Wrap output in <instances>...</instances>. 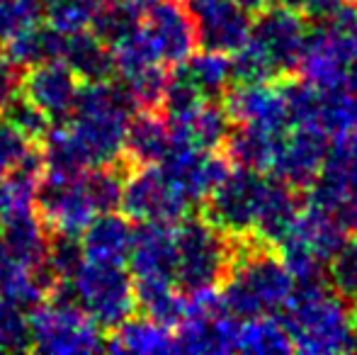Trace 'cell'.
I'll use <instances>...</instances> for the list:
<instances>
[{"mask_svg": "<svg viewBox=\"0 0 357 355\" xmlns=\"http://www.w3.org/2000/svg\"><path fill=\"white\" fill-rule=\"evenodd\" d=\"M234 261L219 285L221 307L236 319L280 314L294 292V280L278 251L255 239H234Z\"/></svg>", "mask_w": 357, "mask_h": 355, "instance_id": "cell-1", "label": "cell"}, {"mask_svg": "<svg viewBox=\"0 0 357 355\" xmlns=\"http://www.w3.org/2000/svg\"><path fill=\"white\" fill-rule=\"evenodd\" d=\"M306 34V20L282 3L255 13L245 44L231 54L234 83L278 81L294 73Z\"/></svg>", "mask_w": 357, "mask_h": 355, "instance_id": "cell-2", "label": "cell"}, {"mask_svg": "<svg viewBox=\"0 0 357 355\" xmlns=\"http://www.w3.org/2000/svg\"><path fill=\"white\" fill-rule=\"evenodd\" d=\"M134 112L137 103L117 76L80 83L66 127L85 151L90 166L117 163L124 156V137Z\"/></svg>", "mask_w": 357, "mask_h": 355, "instance_id": "cell-3", "label": "cell"}, {"mask_svg": "<svg viewBox=\"0 0 357 355\" xmlns=\"http://www.w3.org/2000/svg\"><path fill=\"white\" fill-rule=\"evenodd\" d=\"M282 312L291 351L306 355H333L348 353L353 346L357 309L343 294L328 287V282L294 287Z\"/></svg>", "mask_w": 357, "mask_h": 355, "instance_id": "cell-4", "label": "cell"}, {"mask_svg": "<svg viewBox=\"0 0 357 355\" xmlns=\"http://www.w3.org/2000/svg\"><path fill=\"white\" fill-rule=\"evenodd\" d=\"M296 71L316 88L357 90V0L306 34Z\"/></svg>", "mask_w": 357, "mask_h": 355, "instance_id": "cell-5", "label": "cell"}, {"mask_svg": "<svg viewBox=\"0 0 357 355\" xmlns=\"http://www.w3.org/2000/svg\"><path fill=\"white\" fill-rule=\"evenodd\" d=\"M27 319L32 351L37 353L73 355L107 351L102 328L75 304L66 280H61L47 302L32 309Z\"/></svg>", "mask_w": 357, "mask_h": 355, "instance_id": "cell-6", "label": "cell"}, {"mask_svg": "<svg viewBox=\"0 0 357 355\" xmlns=\"http://www.w3.org/2000/svg\"><path fill=\"white\" fill-rule=\"evenodd\" d=\"M236 241L204 217H183L175 227V285L180 292L219 287L234 261Z\"/></svg>", "mask_w": 357, "mask_h": 355, "instance_id": "cell-7", "label": "cell"}, {"mask_svg": "<svg viewBox=\"0 0 357 355\" xmlns=\"http://www.w3.org/2000/svg\"><path fill=\"white\" fill-rule=\"evenodd\" d=\"M80 309L100 328H114L137 312L134 304V278L117 263L83 261L80 268L66 280Z\"/></svg>", "mask_w": 357, "mask_h": 355, "instance_id": "cell-8", "label": "cell"}, {"mask_svg": "<svg viewBox=\"0 0 357 355\" xmlns=\"http://www.w3.org/2000/svg\"><path fill=\"white\" fill-rule=\"evenodd\" d=\"M289 124L328 142L357 132V90H324L309 81H282Z\"/></svg>", "mask_w": 357, "mask_h": 355, "instance_id": "cell-9", "label": "cell"}, {"mask_svg": "<svg viewBox=\"0 0 357 355\" xmlns=\"http://www.w3.org/2000/svg\"><path fill=\"white\" fill-rule=\"evenodd\" d=\"M265 173L250 168H229L219 185L204 199V219L231 239H253L260 204L268 188Z\"/></svg>", "mask_w": 357, "mask_h": 355, "instance_id": "cell-10", "label": "cell"}, {"mask_svg": "<svg viewBox=\"0 0 357 355\" xmlns=\"http://www.w3.org/2000/svg\"><path fill=\"white\" fill-rule=\"evenodd\" d=\"M119 209L124 212V217L134 219V222L178 224L183 217H188L192 204L165 178L158 163H149V166L127 168Z\"/></svg>", "mask_w": 357, "mask_h": 355, "instance_id": "cell-11", "label": "cell"}, {"mask_svg": "<svg viewBox=\"0 0 357 355\" xmlns=\"http://www.w3.org/2000/svg\"><path fill=\"white\" fill-rule=\"evenodd\" d=\"M34 209L49 232L73 234V236H80V232L98 214L85 188L83 173L61 176L44 171L34 192Z\"/></svg>", "mask_w": 357, "mask_h": 355, "instance_id": "cell-12", "label": "cell"}, {"mask_svg": "<svg viewBox=\"0 0 357 355\" xmlns=\"http://www.w3.org/2000/svg\"><path fill=\"white\" fill-rule=\"evenodd\" d=\"M158 168L195 207L209 197L219 180L229 173L231 163L219 151H202L190 144L170 142L168 153L158 161Z\"/></svg>", "mask_w": 357, "mask_h": 355, "instance_id": "cell-13", "label": "cell"}, {"mask_svg": "<svg viewBox=\"0 0 357 355\" xmlns=\"http://www.w3.org/2000/svg\"><path fill=\"white\" fill-rule=\"evenodd\" d=\"M224 107L234 124L258 127L273 134H287L291 129L284 90L278 81L236 83L224 93Z\"/></svg>", "mask_w": 357, "mask_h": 355, "instance_id": "cell-14", "label": "cell"}, {"mask_svg": "<svg viewBox=\"0 0 357 355\" xmlns=\"http://www.w3.org/2000/svg\"><path fill=\"white\" fill-rule=\"evenodd\" d=\"M195 39L202 49L234 54L248 39L250 13L234 0H188Z\"/></svg>", "mask_w": 357, "mask_h": 355, "instance_id": "cell-15", "label": "cell"}, {"mask_svg": "<svg viewBox=\"0 0 357 355\" xmlns=\"http://www.w3.org/2000/svg\"><path fill=\"white\" fill-rule=\"evenodd\" d=\"M142 24L163 66L183 63L197 47L190 13L178 0H155L144 13Z\"/></svg>", "mask_w": 357, "mask_h": 355, "instance_id": "cell-16", "label": "cell"}, {"mask_svg": "<svg viewBox=\"0 0 357 355\" xmlns=\"http://www.w3.org/2000/svg\"><path fill=\"white\" fill-rule=\"evenodd\" d=\"M238 324L224 307L185 312L173 333L175 353H236L238 351Z\"/></svg>", "mask_w": 357, "mask_h": 355, "instance_id": "cell-17", "label": "cell"}, {"mask_svg": "<svg viewBox=\"0 0 357 355\" xmlns=\"http://www.w3.org/2000/svg\"><path fill=\"white\" fill-rule=\"evenodd\" d=\"M80 81L63 61H47L22 71L20 93L29 98L52 124L66 122L73 112Z\"/></svg>", "mask_w": 357, "mask_h": 355, "instance_id": "cell-18", "label": "cell"}, {"mask_svg": "<svg viewBox=\"0 0 357 355\" xmlns=\"http://www.w3.org/2000/svg\"><path fill=\"white\" fill-rule=\"evenodd\" d=\"M328 144V139L311 132V129L291 127L275 149L270 173H273V178L291 185L294 190H309V185L314 183L321 171Z\"/></svg>", "mask_w": 357, "mask_h": 355, "instance_id": "cell-19", "label": "cell"}, {"mask_svg": "<svg viewBox=\"0 0 357 355\" xmlns=\"http://www.w3.org/2000/svg\"><path fill=\"white\" fill-rule=\"evenodd\" d=\"M134 280L175 282V227L165 222H137L127 263Z\"/></svg>", "mask_w": 357, "mask_h": 355, "instance_id": "cell-20", "label": "cell"}, {"mask_svg": "<svg viewBox=\"0 0 357 355\" xmlns=\"http://www.w3.org/2000/svg\"><path fill=\"white\" fill-rule=\"evenodd\" d=\"M0 241L22 268L34 270L47 261L49 229L34 204H13L0 222Z\"/></svg>", "mask_w": 357, "mask_h": 355, "instance_id": "cell-21", "label": "cell"}, {"mask_svg": "<svg viewBox=\"0 0 357 355\" xmlns=\"http://www.w3.org/2000/svg\"><path fill=\"white\" fill-rule=\"evenodd\" d=\"M231 127H234V122H231L224 103H219V100H204L192 112L168 119L170 142L190 144V146L202 149V151H219L229 137Z\"/></svg>", "mask_w": 357, "mask_h": 355, "instance_id": "cell-22", "label": "cell"}, {"mask_svg": "<svg viewBox=\"0 0 357 355\" xmlns=\"http://www.w3.org/2000/svg\"><path fill=\"white\" fill-rule=\"evenodd\" d=\"M287 236L316 253L324 263H328L350 241V229L335 212L316 207V204H306L301 207L299 217Z\"/></svg>", "mask_w": 357, "mask_h": 355, "instance_id": "cell-23", "label": "cell"}, {"mask_svg": "<svg viewBox=\"0 0 357 355\" xmlns=\"http://www.w3.org/2000/svg\"><path fill=\"white\" fill-rule=\"evenodd\" d=\"M132 222L124 214L100 212L93 217V222L80 232V246H83L85 261L98 263H117L124 266L132 246Z\"/></svg>", "mask_w": 357, "mask_h": 355, "instance_id": "cell-24", "label": "cell"}, {"mask_svg": "<svg viewBox=\"0 0 357 355\" xmlns=\"http://www.w3.org/2000/svg\"><path fill=\"white\" fill-rule=\"evenodd\" d=\"M301 207L304 204L299 199V190H294L291 185L278 178H270L258 212V222H255L253 229V239L275 248L294 227Z\"/></svg>", "mask_w": 357, "mask_h": 355, "instance_id": "cell-25", "label": "cell"}, {"mask_svg": "<svg viewBox=\"0 0 357 355\" xmlns=\"http://www.w3.org/2000/svg\"><path fill=\"white\" fill-rule=\"evenodd\" d=\"M170 149L168 119L160 109H137L124 137V156L132 166L158 163Z\"/></svg>", "mask_w": 357, "mask_h": 355, "instance_id": "cell-26", "label": "cell"}, {"mask_svg": "<svg viewBox=\"0 0 357 355\" xmlns=\"http://www.w3.org/2000/svg\"><path fill=\"white\" fill-rule=\"evenodd\" d=\"M61 61L78 76L80 83L109 81V78L117 76L112 49L98 34L88 32V29L66 34V47H63Z\"/></svg>", "mask_w": 357, "mask_h": 355, "instance_id": "cell-27", "label": "cell"}, {"mask_svg": "<svg viewBox=\"0 0 357 355\" xmlns=\"http://www.w3.org/2000/svg\"><path fill=\"white\" fill-rule=\"evenodd\" d=\"M107 338V351L109 353H139V355H151V353H175L173 343V331L170 326L153 322L149 317H127L122 324H117L114 328H109Z\"/></svg>", "mask_w": 357, "mask_h": 355, "instance_id": "cell-28", "label": "cell"}, {"mask_svg": "<svg viewBox=\"0 0 357 355\" xmlns=\"http://www.w3.org/2000/svg\"><path fill=\"white\" fill-rule=\"evenodd\" d=\"M63 47H66V34L54 29L49 22H39L17 32L3 49L15 66L27 71L37 63L61 61Z\"/></svg>", "mask_w": 357, "mask_h": 355, "instance_id": "cell-29", "label": "cell"}, {"mask_svg": "<svg viewBox=\"0 0 357 355\" xmlns=\"http://www.w3.org/2000/svg\"><path fill=\"white\" fill-rule=\"evenodd\" d=\"M284 134H273L258 127H245L236 124L231 127L229 137L224 142V156L229 158L231 166L250 168V171H270L275 149Z\"/></svg>", "mask_w": 357, "mask_h": 355, "instance_id": "cell-30", "label": "cell"}, {"mask_svg": "<svg viewBox=\"0 0 357 355\" xmlns=\"http://www.w3.org/2000/svg\"><path fill=\"white\" fill-rule=\"evenodd\" d=\"M137 312L163 326H178L185 317V292L170 280H134Z\"/></svg>", "mask_w": 357, "mask_h": 355, "instance_id": "cell-31", "label": "cell"}, {"mask_svg": "<svg viewBox=\"0 0 357 355\" xmlns=\"http://www.w3.org/2000/svg\"><path fill=\"white\" fill-rule=\"evenodd\" d=\"M180 68L207 100L224 98V93L234 83V68H231L229 54L209 52V49H204L202 54L192 52L180 63Z\"/></svg>", "mask_w": 357, "mask_h": 355, "instance_id": "cell-32", "label": "cell"}, {"mask_svg": "<svg viewBox=\"0 0 357 355\" xmlns=\"http://www.w3.org/2000/svg\"><path fill=\"white\" fill-rule=\"evenodd\" d=\"M238 351L255 355L291 353V341L282 319H278V314H260V317L241 319Z\"/></svg>", "mask_w": 357, "mask_h": 355, "instance_id": "cell-33", "label": "cell"}, {"mask_svg": "<svg viewBox=\"0 0 357 355\" xmlns=\"http://www.w3.org/2000/svg\"><path fill=\"white\" fill-rule=\"evenodd\" d=\"M109 0H49L47 22L63 34L88 29Z\"/></svg>", "mask_w": 357, "mask_h": 355, "instance_id": "cell-34", "label": "cell"}, {"mask_svg": "<svg viewBox=\"0 0 357 355\" xmlns=\"http://www.w3.org/2000/svg\"><path fill=\"white\" fill-rule=\"evenodd\" d=\"M117 78L127 86L129 95L137 103V109H158L165 81H168V66L153 63V66H146L137 73L117 76Z\"/></svg>", "mask_w": 357, "mask_h": 355, "instance_id": "cell-35", "label": "cell"}, {"mask_svg": "<svg viewBox=\"0 0 357 355\" xmlns=\"http://www.w3.org/2000/svg\"><path fill=\"white\" fill-rule=\"evenodd\" d=\"M0 112H3L0 117H5L10 124H15V127H17L20 132H22L24 137L34 144L42 142L44 134L52 129V119H49L47 114H44L42 109L32 103V100L24 98L22 93L13 95V98L3 105Z\"/></svg>", "mask_w": 357, "mask_h": 355, "instance_id": "cell-36", "label": "cell"}, {"mask_svg": "<svg viewBox=\"0 0 357 355\" xmlns=\"http://www.w3.org/2000/svg\"><path fill=\"white\" fill-rule=\"evenodd\" d=\"M32 351L29 338V319L15 304L0 299V353H24Z\"/></svg>", "mask_w": 357, "mask_h": 355, "instance_id": "cell-37", "label": "cell"}, {"mask_svg": "<svg viewBox=\"0 0 357 355\" xmlns=\"http://www.w3.org/2000/svg\"><path fill=\"white\" fill-rule=\"evenodd\" d=\"M328 285L348 302L357 304V241L350 239L338 253L328 261L326 270Z\"/></svg>", "mask_w": 357, "mask_h": 355, "instance_id": "cell-38", "label": "cell"}, {"mask_svg": "<svg viewBox=\"0 0 357 355\" xmlns=\"http://www.w3.org/2000/svg\"><path fill=\"white\" fill-rule=\"evenodd\" d=\"M83 261H85V256H83V246H80L78 236H73V234L49 232L47 263L52 266L59 280H71L73 273L80 268Z\"/></svg>", "mask_w": 357, "mask_h": 355, "instance_id": "cell-39", "label": "cell"}, {"mask_svg": "<svg viewBox=\"0 0 357 355\" xmlns=\"http://www.w3.org/2000/svg\"><path fill=\"white\" fill-rule=\"evenodd\" d=\"M34 142H29L15 124L0 117V176H8L10 171L22 163V158L32 151Z\"/></svg>", "mask_w": 357, "mask_h": 355, "instance_id": "cell-40", "label": "cell"}, {"mask_svg": "<svg viewBox=\"0 0 357 355\" xmlns=\"http://www.w3.org/2000/svg\"><path fill=\"white\" fill-rule=\"evenodd\" d=\"M280 3L291 8L294 13H299L304 20H311V22L319 24L333 20L348 0H280Z\"/></svg>", "mask_w": 357, "mask_h": 355, "instance_id": "cell-41", "label": "cell"}, {"mask_svg": "<svg viewBox=\"0 0 357 355\" xmlns=\"http://www.w3.org/2000/svg\"><path fill=\"white\" fill-rule=\"evenodd\" d=\"M20 81H22V68H17L8 59V54L0 52V109L13 95L20 93Z\"/></svg>", "mask_w": 357, "mask_h": 355, "instance_id": "cell-42", "label": "cell"}, {"mask_svg": "<svg viewBox=\"0 0 357 355\" xmlns=\"http://www.w3.org/2000/svg\"><path fill=\"white\" fill-rule=\"evenodd\" d=\"M22 270L24 268L20 266V263L15 261L13 256H10V251L5 248V243L0 241V294H3L5 289L10 287V282H13V280L17 278Z\"/></svg>", "mask_w": 357, "mask_h": 355, "instance_id": "cell-43", "label": "cell"}, {"mask_svg": "<svg viewBox=\"0 0 357 355\" xmlns=\"http://www.w3.org/2000/svg\"><path fill=\"white\" fill-rule=\"evenodd\" d=\"M236 5H241L243 10H248V13H260L263 8H268V5L278 3V0H234Z\"/></svg>", "mask_w": 357, "mask_h": 355, "instance_id": "cell-44", "label": "cell"}]
</instances>
